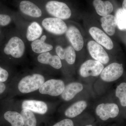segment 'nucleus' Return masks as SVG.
<instances>
[{"instance_id": "obj_27", "label": "nucleus", "mask_w": 126, "mask_h": 126, "mask_svg": "<svg viewBox=\"0 0 126 126\" xmlns=\"http://www.w3.org/2000/svg\"><path fill=\"white\" fill-rule=\"evenodd\" d=\"M7 70L0 66V82H4L7 80L9 77Z\"/></svg>"}, {"instance_id": "obj_4", "label": "nucleus", "mask_w": 126, "mask_h": 126, "mask_svg": "<svg viewBox=\"0 0 126 126\" xmlns=\"http://www.w3.org/2000/svg\"><path fill=\"white\" fill-rule=\"evenodd\" d=\"M41 24L46 31L56 35L65 33L68 29L67 25L63 20L55 17L44 19Z\"/></svg>"}, {"instance_id": "obj_13", "label": "nucleus", "mask_w": 126, "mask_h": 126, "mask_svg": "<svg viewBox=\"0 0 126 126\" xmlns=\"http://www.w3.org/2000/svg\"><path fill=\"white\" fill-rule=\"evenodd\" d=\"M23 109H27L36 113L45 114L48 110V106L45 102L34 100H25L22 104Z\"/></svg>"}, {"instance_id": "obj_29", "label": "nucleus", "mask_w": 126, "mask_h": 126, "mask_svg": "<svg viewBox=\"0 0 126 126\" xmlns=\"http://www.w3.org/2000/svg\"><path fill=\"white\" fill-rule=\"evenodd\" d=\"M6 89V86L3 82H0V94H2Z\"/></svg>"}, {"instance_id": "obj_24", "label": "nucleus", "mask_w": 126, "mask_h": 126, "mask_svg": "<svg viewBox=\"0 0 126 126\" xmlns=\"http://www.w3.org/2000/svg\"><path fill=\"white\" fill-rule=\"evenodd\" d=\"M76 58L75 50L72 46H68L64 48L62 60H65L69 64H73L75 62Z\"/></svg>"}, {"instance_id": "obj_23", "label": "nucleus", "mask_w": 126, "mask_h": 126, "mask_svg": "<svg viewBox=\"0 0 126 126\" xmlns=\"http://www.w3.org/2000/svg\"><path fill=\"white\" fill-rule=\"evenodd\" d=\"M115 16L118 28L120 30L126 31V12L122 8H119L116 12Z\"/></svg>"}, {"instance_id": "obj_5", "label": "nucleus", "mask_w": 126, "mask_h": 126, "mask_svg": "<svg viewBox=\"0 0 126 126\" xmlns=\"http://www.w3.org/2000/svg\"><path fill=\"white\" fill-rule=\"evenodd\" d=\"M65 88L64 82L60 79H51L45 82L39 89L41 94L57 96L63 92Z\"/></svg>"}, {"instance_id": "obj_17", "label": "nucleus", "mask_w": 126, "mask_h": 126, "mask_svg": "<svg viewBox=\"0 0 126 126\" xmlns=\"http://www.w3.org/2000/svg\"><path fill=\"white\" fill-rule=\"evenodd\" d=\"M101 21L102 27L104 31L110 36L113 35L117 26L115 16L111 15L103 16L101 18Z\"/></svg>"}, {"instance_id": "obj_9", "label": "nucleus", "mask_w": 126, "mask_h": 126, "mask_svg": "<svg viewBox=\"0 0 126 126\" xmlns=\"http://www.w3.org/2000/svg\"><path fill=\"white\" fill-rule=\"evenodd\" d=\"M96 112L100 119L105 121L116 117L119 113V109L115 103L101 104L97 107Z\"/></svg>"}, {"instance_id": "obj_22", "label": "nucleus", "mask_w": 126, "mask_h": 126, "mask_svg": "<svg viewBox=\"0 0 126 126\" xmlns=\"http://www.w3.org/2000/svg\"><path fill=\"white\" fill-rule=\"evenodd\" d=\"M25 126H36V120L34 115L32 111L23 109L21 112Z\"/></svg>"}, {"instance_id": "obj_2", "label": "nucleus", "mask_w": 126, "mask_h": 126, "mask_svg": "<svg viewBox=\"0 0 126 126\" xmlns=\"http://www.w3.org/2000/svg\"><path fill=\"white\" fill-rule=\"evenodd\" d=\"M45 78L43 75L35 74L26 76L20 81L18 89L22 93H29L40 88L45 82Z\"/></svg>"}, {"instance_id": "obj_8", "label": "nucleus", "mask_w": 126, "mask_h": 126, "mask_svg": "<svg viewBox=\"0 0 126 126\" xmlns=\"http://www.w3.org/2000/svg\"><path fill=\"white\" fill-rule=\"evenodd\" d=\"M87 48L90 55L95 60L103 64L108 63L109 56L101 45L94 41H90L88 43Z\"/></svg>"}, {"instance_id": "obj_12", "label": "nucleus", "mask_w": 126, "mask_h": 126, "mask_svg": "<svg viewBox=\"0 0 126 126\" xmlns=\"http://www.w3.org/2000/svg\"><path fill=\"white\" fill-rule=\"evenodd\" d=\"M19 8L23 14L33 18H39L42 15L41 10L36 5L29 1H21L20 3Z\"/></svg>"}, {"instance_id": "obj_14", "label": "nucleus", "mask_w": 126, "mask_h": 126, "mask_svg": "<svg viewBox=\"0 0 126 126\" xmlns=\"http://www.w3.org/2000/svg\"><path fill=\"white\" fill-rule=\"evenodd\" d=\"M39 63L43 64H48L56 69H60L62 66L61 59L57 55H52L49 52L43 53L38 57Z\"/></svg>"}, {"instance_id": "obj_18", "label": "nucleus", "mask_w": 126, "mask_h": 126, "mask_svg": "<svg viewBox=\"0 0 126 126\" xmlns=\"http://www.w3.org/2000/svg\"><path fill=\"white\" fill-rule=\"evenodd\" d=\"M93 5L97 14L101 16H104L110 15L113 10L112 4L108 1L94 0Z\"/></svg>"}, {"instance_id": "obj_21", "label": "nucleus", "mask_w": 126, "mask_h": 126, "mask_svg": "<svg viewBox=\"0 0 126 126\" xmlns=\"http://www.w3.org/2000/svg\"><path fill=\"white\" fill-rule=\"evenodd\" d=\"M4 117L11 124L12 126H24L22 116L17 112L7 111L4 114Z\"/></svg>"}, {"instance_id": "obj_10", "label": "nucleus", "mask_w": 126, "mask_h": 126, "mask_svg": "<svg viewBox=\"0 0 126 126\" xmlns=\"http://www.w3.org/2000/svg\"><path fill=\"white\" fill-rule=\"evenodd\" d=\"M65 34L68 40L75 50L79 51L82 49L84 45L83 38L77 27L74 26L68 27Z\"/></svg>"}, {"instance_id": "obj_20", "label": "nucleus", "mask_w": 126, "mask_h": 126, "mask_svg": "<svg viewBox=\"0 0 126 126\" xmlns=\"http://www.w3.org/2000/svg\"><path fill=\"white\" fill-rule=\"evenodd\" d=\"M87 102L85 101H78L72 104L65 110L64 114L67 117L74 118L80 115L87 108Z\"/></svg>"}, {"instance_id": "obj_25", "label": "nucleus", "mask_w": 126, "mask_h": 126, "mask_svg": "<svg viewBox=\"0 0 126 126\" xmlns=\"http://www.w3.org/2000/svg\"><path fill=\"white\" fill-rule=\"evenodd\" d=\"M116 96L119 98L121 105L126 107V83H122L116 90Z\"/></svg>"}, {"instance_id": "obj_30", "label": "nucleus", "mask_w": 126, "mask_h": 126, "mask_svg": "<svg viewBox=\"0 0 126 126\" xmlns=\"http://www.w3.org/2000/svg\"><path fill=\"white\" fill-rule=\"evenodd\" d=\"M3 39H4V36H3V34L2 33V32L0 29V44L2 42Z\"/></svg>"}, {"instance_id": "obj_31", "label": "nucleus", "mask_w": 126, "mask_h": 126, "mask_svg": "<svg viewBox=\"0 0 126 126\" xmlns=\"http://www.w3.org/2000/svg\"><path fill=\"white\" fill-rule=\"evenodd\" d=\"M122 9L126 12V0H124L122 4Z\"/></svg>"}, {"instance_id": "obj_16", "label": "nucleus", "mask_w": 126, "mask_h": 126, "mask_svg": "<svg viewBox=\"0 0 126 126\" xmlns=\"http://www.w3.org/2000/svg\"><path fill=\"white\" fill-rule=\"evenodd\" d=\"M47 36L44 35L41 37L32 42L31 47L33 52L37 54H41L48 52L53 49V46L45 43Z\"/></svg>"}, {"instance_id": "obj_19", "label": "nucleus", "mask_w": 126, "mask_h": 126, "mask_svg": "<svg viewBox=\"0 0 126 126\" xmlns=\"http://www.w3.org/2000/svg\"><path fill=\"white\" fill-rule=\"evenodd\" d=\"M43 29L37 22L34 21L31 23L27 28L26 37L29 41L32 42L39 39L42 35Z\"/></svg>"}, {"instance_id": "obj_11", "label": "nucleus", "mask_w": 126, "mask_h": 126, "mask_svg": "<svg viewBox=\"0 0 126 126\" xmlns=\"http://www.w3.org/2000/svg\"><path fill=\"white\" fill-rule=\"evenodd\" d=\"M89 33L96 42L107 49L111 50L113 48L112 40L100 29L96 27H92L89 29Z\"/></svg>"}, {"instance_id": "obj_15", "label": "nucleus", "mask_w": 126, "mask_h": 126, "mask_svg": "<svg viewBox=\"0 0 126 126\" xmlns=\"http://www.w3.org/2000/svg\"><path fill=\"white\" fill-rule=\"evenodd\" d=\"M83 89L82 84L78 82L71 83L65 87L61 97L65 101H69L73 99L75 95L81 92Z\"/></svg>"}, {"instance_id": "obj_1", "label": "nucleus", "mask_w": 126, "mask_h": 126, "mask_svg": "<svg viewBox=\"0 0 126 126\" xmlns=\"http://www.w3.org/2000/svg\"><path fill=\"white\" fill-rule=\"evenodd\" d=\"M6 40L3 39L0 48L4 54L15 58H19L23 56L25 50L23 41L16 36H9Z\"/></svg>"}, {"instance_id": "obj_7", "label": "nucleus", "mask_w": 126, "mask_h": 126, "mask_svg": "<svg viewBox=\"0 0 126 126\" xmlns=\"http://www.w3.org/2000/svg\"><path fill=\"white\" fill-rule=\"evenodd\" d=\"M104 68L103 64L96 60H89L83 63L80 67L79 74L82 77H97Z\"/></svg>"}, {"instance_id": "obj_28", "label": "nucleus", "mask_w": 126, "mask_h": 126, "mask_svg": "<svg viewBox=\"0 0 126 126\" xmlns=\"http://www.w3.org/2000/svg\"><path fill=\"white\" fill-rule=\"evenodd\" d=\"M53 126H74L73 121L70 119H63Z\"/></svg>"}, {"instance_id": "obj_3", "label": "nucleus", "mask_w": 126, "mask_h": 126, "mask_svg": "<svg viewBox=\"0 0 126 126\" xmlns=\"http://www.w3.org/2000/svg\"><path fill=\"white\" fill-rule=\"evenodd\" d=\"M45 8L47 13L50 15L63 20L68 19L72 15L70 8L63 2L50 1L46 3Z\"/></svg>"}, {"instance_id": "obj_26", "label": "nucleus", "mask_w": 126, "mask_h": 126, "mask_svg": "<svg viewBox=\"0 0 126 126\" xmlns=\"http://www.w3.org/2000/svg\"><path fill=\"white\" fill-rule=\"evenodd\" d=\"M12 20V19L10 16L7 14L0 13V29L8 26Z\"/></svg>"}, {"instance_id": "obj_6", "label": "nucleus", "mask_w": 126, "mask_h": 126, "mask_svg": "<svg viewBox=\"0 0 126 126\" xmlns=\"http://www.w3.org/2000/svg\"><path fill=\"white\" fill-rule=\"evenodd\" d=\"M123 72L122 64L112 63L103 69L101 73V78L105 82H113L121 77Z\"/></svg>"}, {"instance_id": "obj_32", "label": "nucleus", "mask_w": 126, "mask_h": 126, "mask_svg": "<svg viewBox=\"0 0 126 126\" xmlns=\"http://www.w3.org/2000/svg\"><path fill=\"white\" fill-rule=\"evenodd\" d=\"M92 126V125H87V126Z\"/></svg>"}]
</instances>
